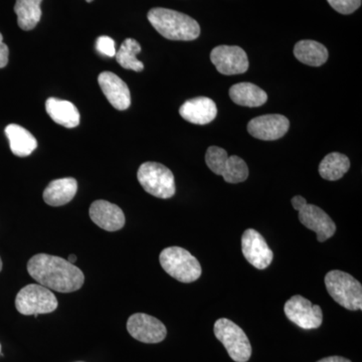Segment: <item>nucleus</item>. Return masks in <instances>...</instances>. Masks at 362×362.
I'll return each instance as SVG.
<instances>
[{"instance_id": "f257e3e1", "label": "nucleus", "mask_w": 362, "mask_h": 362, "mask_svg": "<svg viewBox=\"0 0 362 362\" xmlns=\"http://www.w3.org/2000/svg\"><path fill=\"white\" fill-rule=\"evenodd\" d=\"M28 271L40 285L59 293L78 291L85 282L84 274L78 267L68 259L51 255L33 256L28 261Z\"/></svg>"}, {"instance_id": "f03ea898", "label": "nucleus", "mask_w": 362, "mask_h": 362, "mask_svg": "<svg viewBox=\"0 0 362 362\" xmlns=\"http://www.w3.org/2000/svg\"><path fill=\"white\" fill-rule=\"evenodd\" d=\"M147 18L157 32L168 40L189 42L201 35V26L197 21L173 9L156 7L149 11Z\"/></svg>"}, {"instance_id": "7ed1b4c3", "label": "nucleus", "mask_w": 362, "mask_h": 362, "mask_svg": "<svg viewBox=\"0 0 362 362\" xmlns=\"http://www.w3.org/2000/svg\"><path fill=\"white\" fill-rule=\"evenodd\" d=\"M328 293L340 306L350 311L362 309V286L356 278L345 272L333 270L325 276Z\"/></svg>"}, {"instance_id": "20e7f679", "label": "nucleus", "mask_w": 362, "mask_h": 362, "mask_svg": "<svg viewBox=\"0 0 362 362\" xmlns=\"http://www.w3.org/2000/svg\"><path fill=\"white\" fill-rule=\"evenodd\" d=\"M163 270L181 283H192L202 276V266L187 250L180 247L164 249L159 256Z\"/></svg>"}, {"instance_id": "39448f33", "label": "nucleus", "mask_w": 362, "mask_h": 362, "mask_svg": "<svg viewBox=\"0 0 362 362\" xmlns=\"http://www.w3.org/2000/svg\"><path fill=\"white\" fill-rule=\"evenodd\" d=\"M145 192L158 199H171L175 194V181L170 169L157 162H145L137 173Z\"/></svg>"}, {"instance_id": "423d86ee", "label": "nucleus", "mask_w": 362, "mask_h": 362, "mask_svg": "<svg viewBox=\"0 0 362 362\" xmlns=\"http://www.w3.org/2000/svg\"><path fill=\"white\" fill-rule=\"evenodd\" d=\"M214 331L233 361H249L252 356V345L240 326L230 319L221 318L214 323Z\"/></svg>"}, {"instance_id": "0eeeda50", "label": "nucleus", "mask_w": 362, "mask_h": 362, "mask_svg": "<svg viewBox=\"0 0 362 362\" xmlns=\"http://www.w3.org/2000/svg\"><path fill=\"white\" fill-rule=\"evenodd\" d=\"M58 305L52 290L40 284L25 286L16 298V310L25 316L52 313L58 308Z\"/></svg>"}, {"instance_id": "6e6552de", "label": "nucleus", "mask_w": 362, "mask_h": 362, "mask_svg": "<svg viewBox=\"0 0 362 362\" xmlns=\"http://www.w3.org/2000/svg\"><path fill=\"white\" fill-rule=\"evenodd\" d=\"M206 163L216 175H221L226 182H244L249 176L246 162L237 156H228L225 149L218 146L209 147Z\"/></svg>"}, {"instance_id": "1a4fd4ad", "label": "nucleus", "mask_w": 362, "mask_h": 362, "mask_svg": "<svg viewBox=\"0 0 362 362\" xmlns=\"http://www.w3.org/2000/svg\"><path fill=\"white\" fill-rule=\"evenodd\" d=\"M284 312L291 322L305 330L316 329L322 324L323 312L306 298L295 295L285 303Z\"/></svg>"}, {"instance_id": "9d476101", "label": "nucleus", "mask_w": 362, "mask_h": 362, "mask_svg": "<svg viewBox=\"0 0 362 362\" xmlns=\"http://www.w3.org/2000/svg\"><path fill=\"white\" fill-rule=\"evenodd\" d=\"M211 61L218 73L232 76L246 73L249 59L246 52L237 45H218L211 52Z\"/></svg>"}, {"instance_id": "9b49d317", "label": "nucleus", "mask_w": 362, "mask_h": 362, "mask_svg": "<svg viewBox=\"0 0 362 362\" xmlns=\"http://www.w3.org/2000/svg\"><path fill=\"white\" fill-rule=\"evenodd\" d=\"M127 330L131 337L143 343H159L168 335L165 325L156 317L136 313L127 321Z\"/></svg>"}, {"instance_id": "f8f14e48", "label": "nucleus", "mask_w": 362, "mask_h": 362, "mask_svg": "<svg viewBox=\"0 0 362 362\" xmlns=\"http://www.w3.org/2000/svg\"><path fill=\"white\" fill-rule=\"evenodd\" d=\"M242 251L247 261L259 270L271 265L274 254L263 235L254 228L245 230L242 237Z\"/></svg>"}, {"instance_id": "ddd939ff", "label": "nucleus", "mask_w": 362, "mask_h": 362, "mask_svg": "<svg viewBox=\"0 0 362 362\" xmlns=\"http://www.w3.org/2000/svg\"><path fill=\"white\" fill-rule=\"evenodd\" d=\"M290 122L280 114H269L252 119L247 124V131L252 137L264 141L280 139L288 132Z\"/></svg>"}, {"instance_id": "4468645a", "label": "nucleus", "mask_w": 362, "mask_h": 362, "mask_svg": "<svg viewBox=\"0 0 362 362\" xmlns=\"http://www.w3.org/2000/svg\"><path fill=\"white\" fill-rule=\"evenodd\" d=\"M298 213L300 223L316 233L318 242H326L337 232L334 221L320 207L306 204Z\"/></svg>"}, {"instance_id": "2eb2a0df", "label": "nucleus", "mask_w": 362, "mask_h": 362, "mask_svg": "<svg viewBox=\"0 0 362 362\" xmlns=\"http://www.w3.org/2000/svg\"><path fill=\"white\" fill-rule=\"evenodd\" d=\"M98 83L112 106L119 111L127 110L131 105V95L127 84L111 71H103Z\"/></svg>"}, {"instance_id": "dca6fc26", "label": "nucleus", "mask_w": 362, "mask_h": 362, "mask_svg": "<svg viewBox=\"0 0 362 362\" xmlns=\"http://www.w3.org/2000/svg\"><path fill=\"white\" fill-rule=\"evenodd\" d=\"M90 218L99 228L107 232H117L125 226L122 209L107 201H96L90 206Z\"/></svg>"}, {"instance_id": "f3484780", "label": "nucleus", "mask_w": 362, "mask_h": 362, "mask_svg": "<svg viewBox=\"0 0 362 362\" xmlns=\"http://www.w3.org/2000/svg\"><path fill=\"white\" fill-rule=\"evenodd\" d=\"M180 114L187 122L206 125L216 119L218 108L209 98L197 97L185 102L180 107Z\"/></svg>"}, {"instance_id": "a211bd4d", "label": "nucleus", "mask_w": 362, "mask_h": 362, "mask_svg": "<svg viewBox=\"0 0 362 362\" xmlns=\"http://www.w3.org/2000/svg\"><path fill=\"white\" fill-rule=\"evenodd\" d=\"M78 182L75 178L66 177L52 180L44 192L45 204L51 206H62L69 204L75 197Z\"/></svg>"}, {"instance_id": "6ab92c4d", "label": "nucleus", "mask_w": 362, "mask_h": 362, "mask_svg": "<svg viewBox=\"0 0 362 362\" xmlns=\"http://www.w3.org/2000/svg\"><path fill=\"white\" fill-rule=\"evenodd\" d=\"M45 110L54 122L66 128H75L80 124L81 117L77 107L66 100L49 98L45 102Z\"/></svg>"}, {"instance_id": "aec40b11", "label": "nucleus", "mask_w": 362, "mask_h": 362, "mask_svg": "<svg viewBox=\"0 0 362 362\" xmlns=\"http://www.w3.org/2000/svg\"><path fill=\"white\" fill-rule=\"evenodd\" d=\"M6 135L14 156H28L37 149V141L35 136L18 124H9L6 126Z\"/></svg>"}, {"instance_id": "412c9836", "label": "nucleus", "mask_w": 362, "mask_h": 362, "mask_svg": "<svg viewBox=\"0 0 362 362\" xmlns=\"http://www.w3.org/2000/svg\"><path fill=\"white\" fill-rule=\"evenodd\" d=\"M233 103L245 107H259L266 103L268 95L265 90L252 83H239L230 89Z\"/></svg>"}, {"instance_id": "4be33fe9", "label": "nucleus", "mask_w": 362, "mask_h": 362, "mask_svg": "<svg viewBox=\"0 0 362 362\" xmlns=\"http://www.w3.org/2000/svg\"><path fill=\"white\" fill-rule=\"evenodd\" d=\"M294 56L302 64L310 66H320L328 59V51L315 40H300L294 47Z\"/></svg>"}, {"instance_id": "5701e85b", "label": "nucleus", "mask_w": 362, "mask_h": 362, "mask_svg": "<svg viewBox=\"0 0 362 362\" xmlns=\"http://www.w3.org/2000/svg\"><path fill=\"white\" fill-rule=\"evenodd\" d=\"M42 0H16L14 11L18 16V26L23 30H32L42 18L40 4Z\"/></svg>"}, {"instance_id": "b1692460", "label": "nucleus", "mask_w": 362, "mask_h": 362, "mask_svg": "<svg viewBox=\"0 0 362 362\" xmlns=\"http://www.w3.org/2000/svg\"><path fill=\"white\" fill-rule=\"evenodd\" d=\"M350 160L344 154L332 152L324 157L319 165V173L324 180L335 181L340 180L349 170Z\"/></svg>"}, {"instance_id": "393cba45", "label": "nucleus", "mask_w": 362, "mask_h": 362, "mask_svg": "<svg viewBox=\"0 0 362 362\" xmlns=\"http://www.w3.org/2000/svg\"><path fill=\"white\" fill-rule=\"evenodd\" d=\"M141 52V45L133 39H126L118 52H116V59L119 65L126 70L141 71L144 69L142 62L136 58Z\"/></svg>"}, {"instance_id": "a878e982", "label": "nucleus", "mask_w": 362, "mask_h": 362, "mask_svg": "<svg viewBox=\"0 0 362 362\" xmlns=\"http://www.w3.org/2000/svg\"><path fill=\"white\" fill-rule=\"evenodd\" d=\"M334 11L341 14H351L361 6V0H327Z\"/></svg>"}, {"instance_id": "bb28decb", "label": "nucleus", "mask_w": 362, "mask_h": 362, "mask_svg": "<svg viewBox=\"0 0 362 362\" xmlns=\"http://www.w3.org/2000/svg\"><path fill=\"white\" fill-rule=\"evenodd\" d=\"M96 49L100 54L109 57V58L115 57L117 52L115 42L110 37H107V35H102V37H98Z\"/></svg>"}, {"instance_id": "cd10ccee", "label": "nucleus", "mask_w": 362, "mask_h": 362, "mask_svg": "<svg viewBox=\"0 0 362 362\" xmlns=\"http://www.w3.org/2000/svg\"><path fill=\"white\" fill-rule=\"evenodd\" d=\"M8 47L4 42V37L0 33V69L4 68L8 64Z\"/></svg>"}, {"instance_id": "c85d7f7f", "label": "nucleus", "mask_w": 362, "mask_h": 362, "mask_svg": "<svg viewBox=\"0 0 362 362\" xmlns=\"http://www.w3.org/2000/svg\"><path fill=\"white\" fill-rule=\"evenodd\" d=\"M291 204L293 207H294V209H296L298 211L307 204V202L303 197H301V195H296V197H293Z\"/></svg>"}, {"instance_id": "c756f323", "label": "nucleus", "mask_w": 362, "mask_h": 362, "mask_svg": "<svg viewBox=\"0 0 362 362\" xmlns=\"http://www.w3.org/2000/svg\"><path fill=\"white\" fill-rule=\"evenodd\" d=\"M317 362H351L349 359L345 358L342 356H329L325 357V358L321 359V361Z\"/></svg>"}, {"instance_id": "7c9ffc66", "label": "nucleus", "mask_w": 362, "mask_h": 362, "mask_svg": "<svg viewBox=\"0 0 362 362\" xmlns=\"http://www.w3.org/2000/svg\"><path fill=\"white\" fill-rule=\"evenodd\" d=\"M68 261L70 262L71 264H75L76 262H77V257H76V255H70Z\"/></svg>"}, {"instance_id": "2f4dec72", "label": "nucleus", "mask_w": 362, "mask_h": 362, "mask_svg": "<svg viewBox=\"0 0 362 362\" xmlns=\"http://www.w3.org/2000/svg\"><path fill=\"white\" fill-rule=\"evenodd\" d=\"M2 270V261H1V258H0V272H1Z\"/></svg>"}, {"instance_id": "473e14b6", "label": "nucleus", "mask_w": 362, "mask_h": 362, "mask_svg": "<svg viewBox=\"0 0 362 362\" xmlns=\"http://www.w3.org/2000/svg\"><path fill=\"white\" fill-rule=\"evenodd\" d=\"M86 1H87V2H92L93 0H86Z\"/></svg>"}, {"instance_id": "72a5a7b5", "label": "nucleus", "mask_w": 362, "mask_h": 362, "mask_svg": "<svg viewBox=\"0 0 362 362\" xmlns=\"http://www.w3.org/2000/svg\"><path fill=\"white\" fill-rule=\"evenodd\" d=\"M0 354H1V345H0Z\"/></svg>"}]
</instances>
